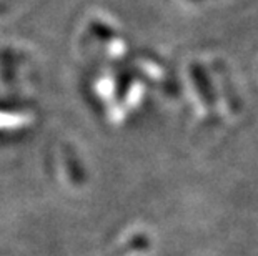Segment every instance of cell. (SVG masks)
<instances>
[{"label": "cell", "mask_w": 258, "mask_h": 256, "mask_svg": "<svg viewBox=\"0 0 258 256\" xmlns=\"http://www.w3.org/2000/svg\"><path fill=\"white\" fill-rule=\"evenodd\" d=\"M190 77L191 81H194V87L199 94L200 100L203 102L208 110L215 108L217 105V95H215V90L210 83V78H208V73L207 70L202 67L200 63H191L190 65Z\"/></svg>", "instance_id": "6da1fadb"}, {"label": "cell", "mask_w": 258, "mask_h": 256, "mask_svg": "<svg viewBox=\"0 0 258 256\" xmlns=\"http://www.w3.org/2000/svg\"><path fill=\"white\" fill-rule=\"evenodd\" d=\"M213 70H215V73L218 75V80H220V87L223 90L225 102H227L230 112L240 113L241 102L238 99V94H237V89H235V83L232 80V75H230L227 67H225V63H222L220 60H215V62H213Z\"/></svg>", "instance_id": "7a4b0ae2"}]
</instances>
